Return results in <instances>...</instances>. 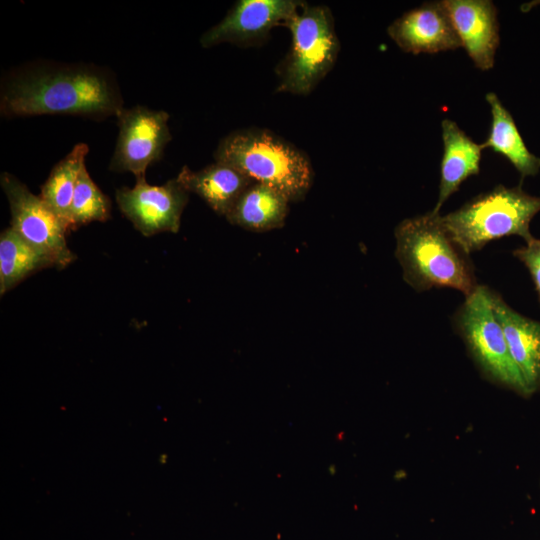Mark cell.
<instances>
[{
    "label": "cell",
    "instance_id": "1",
    "mask_svg": "<svg viewBox=\"0 0 540 540\" xmlns=\"http://www.w3.org/2000/svg\"><path fill=\"white\" fill-rule=\"evenodd\" d=\"M123 108L115 77L91 64L32 63L1 82L0 111L5 117L76 115L99 120L117 116Z\"/></svg>",
    "mask_w": 540,
    "mask_h": 540
},
{
    "label": "cell",
    "instance_id": "2",
    "mask_svg": "<svg viewBox=\"0 0 540 540\" xmlns=\"http://www.w3.org/2000/svg\"><path fill=\"white\" fill-rule=\"evenodd\" d=\"M394 235L403 279L415 291L452 288L468 297L479 286L470 254L448 232L440 213L404 219Z\"/></svg>",
    "mask_w": 540,
    "mask_h": 540
},
{
    "label": "cell",
    "instance_id": "3",
    "mask_svg": "<svg viewBox=\"0 0 540 540\" xmlns=\"http://www.w3.org/2000/svg\"><path fill=\"white\" fill-rule=\"evenodd\" d=\"M214 159L236 168L254 182L274 188L290 202L303 200L314 180L308 155L263 128L251 127L228 134L219 142Z\"/></svg>",
    "mask_w": 540,
    "mask_h": 540
},
{
    "label": "cell",
    "instance_id": "4",
    "mask_svg": "<svg viewBox=\"0 0 540 540\" xmlns=\"http://www.w3.org/2000/svg\"><path fill=\"white\" fill-rule=\"evenodd\" d=\"M540 211V196L521 188L497 185L441 220L458 244L468 253L481 250L493 240L517 235L529 242L534 237L530 223Z\"/></svg>",
    "mask_w": 540,
    "mask_h": 540
},
{
    "label": "cell",
    "instance_id": "5",
    "mask_svg": "<svg viewBox=\"0 0 540 540\" xmlns=\"http://www.w3.org/2000/svg\"><path fill=\"white\" fill-rule=\"evenodd\" d=\"M284 26L291 33V45L276 67L277 92L308 95L334 67L340 42L329 7L303 3Z\"/></svg>",
    "mask_w": 540,
    "mask_h": 540
},
{
    "label": "cell",
    "instance_id": "6",
    "mask_svg": "<svg viewBox=\"0 0 540 540\" xmlns=\"http://www.w3.org/2000/svg\"><path fill=\"white\" fill-rule=\"evenodd\" d=\"M452 325L487 379L523 397L531 395L494 315L489 287L479 285L471 295L465 297L452 316Z\"/></svg>",
    "mask_w": 540,
    "mask_h": 540
},
{
    "label": "cell",
    "instance_id": "7",
    "mask_svg": "<svg viewBox=\"0 0 540 540\" xmlns=\"http://www.w3.org/2000/svg\"><path fill=\"white\" fill-rule=\"evenodd\" d=\"M0 183L10 206L11 228L57 268L72 263L76 256L66 242L67 224L14 175L3 172Z\"/></svg>",
    "mask_w": 540,
    "mask_h": 540
},
{
    "label": "cell",
    "instance_id": "8",
    "mask_svg": "<svg viewBox=\"0 0 540 540\" xmlns=\"http://www.w3.org/2000/svg\"><path fill=\"white\" fill-rule=\"evenodd\" d=\"M116 117L119 134L109 169L145 178L147 168L162 157L172 138L169 114L138 105L123 108Z\"/></svg>",
    "mask_w": 540,
    "mask_h": 540
},
{
    "label": "cell",
    "instance_id": "9",
    "mask_svg": "<svg viewBox=\"0 0 540 540\" xmlns=\"http://www.w3.org/2000/svg\"><path fill=\"white\" fill-rule=\"evenodd\" d=\"M188 194L177 178L163 185H150L145 178H139L134 187L118 189L116 201L134 227L150 237L160 232L179 231Z\"/></svg>",
    "mask_w": 540,
    "mask_h": 540
},
{
    "label": "cell",
    "instance_id": "10",
    "mask_svg": "<svg viewBox=\"0 0 540 540\" xmlns=\"http://www.w3.org/2000/svg\"><path fill=\"white\" fill-rule=\"evenodd\" d=\"M303 1L240 0L215 26L200 38L203 47L221 43L248 47L262 44L277 25H284L298 13Z\"/></svg>",
    "mask_w": 540,
    "mask_h": 540
},
{
    "label": "cell",
    "instance_id": "11",
    "mask_svg": "<svg viewBox=\"0 0 540 540\" xmlns=\"http://www.w3.org/2000/svg\"><path fill=\"white\" fill-rule=\"evenodd\" d=\"M388 35L406 53H438L461 47L442 3L425 2L394 20Z\"/></svg>",
    "mask_w": 540,
    "mask_h": 540
},
{
    "label": "cell",
    "instance_id": "12",
    "mask_svg": "<svg viewBox=\"0 0 540 540\" xmlns=\"http://www.w3.org/2000/svg\"><path fill=\"white\" fill-rule=\"evenodd\" d=\"M461 46L480 70L493 67L499 46L496 6L490 0L442 1Z\"/></svg>",
    "mask_w": 540,
    "mask_h": 540
},
{
    "label": "cell",
    "instance_id": "13",
    "mask_svg": "<svg viewBox=\"0 0 540 540\" xmlns=\"http://www.w3.org/2000/svg\"><path fill=\"white\" fill-rule=\"evenodd\" d=\"M494 315L499 322L510 354L520 370L530 394L540 390V321L510 307L502 296L489 288Z\"/></svg>",
    "mask_w": 540,
    "mask_h": 540
},
{
    "label": "cell",
    "instance_id": "14",
    "mask_svg": "<svg viewBox=\"0 0 540 540\" xmlns=\"http://www.w3.org/2000/svg\"><path fill=\"white\" fill-rule=\"evenodd\" d=\"M443 155L440 166L438 200L432 209L440 213L444 202L470 176L480 172L483 144L473 141L458 125L450 119L441 123Z\"/></svg>",
    "mask_w": 540,
    "mask_h": 540
},
{
    "label": "cell",
    "instance_id": "15",
    "mask_svg": "<svg viewBox=\"0 0 540 540\" xmlns=\"http://www.w3.org/2000/svg\"><path fill=\"white\" fill-rule=\"evenodd\" d=\"M176 178L188 192L197 194L212 210L225 217L254 183L236 168L216 161L198 171L183 166Z\"/></svg>",
    "mask_w": 540,
    "mask_h": 540
},
{
    "label": "cell",
    "instance_id": "16",
    "mask_svg": "<svg viewBox=\"0 0 540 540\" xmlns=\"http://www.w3.org/2000/svg\"><path fill=\"white\" fill-rule=\"evenodd\" d=\"M290 201L274 188L254 182L237 200L226 219L253 232L281 228L289 213Z\"/></svg>",
    "mask_w": 540,
    "mask_h": 540
},
{
    "label": "cell",
    "instance_id": "17",
    "mask_svg": "<svg viewBox=\"0 0 540 540\" xmlns=\"http://www.w3.org/2000/svg\"><path fill=\"white\" fill-rule=\"evenodd\" d=\"M486 100L491 108L490 132L483 144L503 155L521 175V182L527 176H535L540 170V157L532 154L525 145L515 121L509 111L502 105L498 96L486 94Z\"/></svg>",
    "mask_w": 540,
    "mask_h": 540
},
{
    "label": "cell",
    "instance_id": "18",
    "mask_svg": "<svg viewBox=\"0 0 540 540\" xmlns=\"http://www.w3.org/2000/svg\"><path fill=\"white\" fill-rule=\"evenodd\" d=\"M54 266L52 260L30 245L11 227L0 236V294L4 295L28 275Z\"/></svg>",
    "mask_w": 540,
    "mask_h": 540
},
{
    "label": "cell",
    "instance_id": "19",
    "mask_svg": "<svg viewBox=\"0 0 540 540\" xmlns=\"http://www.w3.org/2000/svg\"><path fill=\"white\" fill-rule=\"evenodd\" d=\"M89 152L86 143L76 144L51 170L41 187L40 197L67 224L70 230V209L81 170Z\"/></svg>",
    "mask_w": 540,
    "mask_h": 540
},
{
    "label": "cell",
    "instance_id": "20",
    "mask_svg": "<svg viewBox=\"0 0 540 540\" xmlns=\"http://www.w3.org/2000/svg\"><path fill=\"white\" fill-rule=\"evenodd\" d=\"M111 201L90 177L86 166L81 170L70 209V230L93 221L110 218Z\"/></svg>",
    "mask_w": 540,
    "mask_h": 540
},
{
    "label": "cell",
    "instance_id": "21",
    "mask_svg": "<svg viewBox=\"0 0 540 540\" xmlns=\"http://www.w3.org/2000/svg\"><path fill=\"white\" fill-rule=\"evenodd\" d=\"M513 256L528 269L540 304V239L533 238L513 251Z\"/></svg>",
    "mask_w": 540,
    "mask_h": 540
}]
</instances>
